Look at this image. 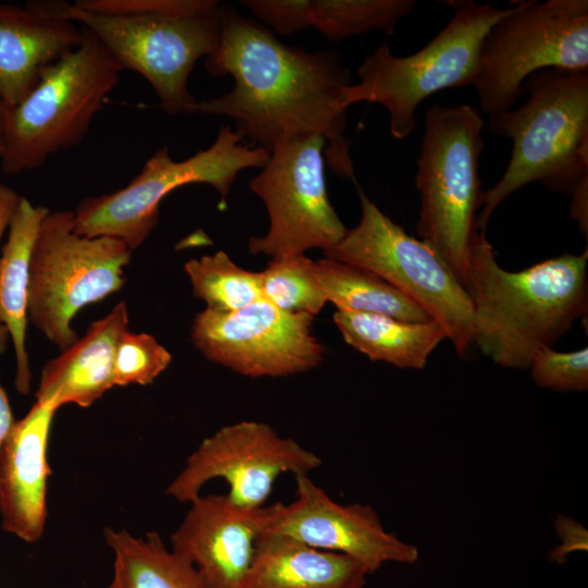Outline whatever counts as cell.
<instances>
[{"label":"cell","mask_w":588,"mask_h":588,"mask_svg":"<svg viewBox=\"0 0 588 588\" xmlns=\"http://www.w3.org/2000/svg\"><path fill=\"white\" fill-rule=\"evenodd\" d=\"M527 100L490 117L489 130L512 140L510 162L497 184L483 191L477 230H486L497 207L529 183L572 195L588 181V70L548 69L524 83Z\"/></svg>","instance_id":"277c9868"},{"label":"cell","mask_w":588,"mask_h":588,"mask_svg":"<svg viewBox=\"0 0 588 588\" xmlns=\"http://www.w3.org/2000/svg\"><path fill=\"white\" fill-rule=\"evenodd\" d=\"M362 217L326 258L377 274L419 305L444 331L458 356L474 344L473 308L461 281L424 241L407 234L357 185Z\"/></svg>","instance_id":"8fae6325"},{"label":"cell","mask_w":588,"mask_h":588,"mask_svg":"<svg viewBox=\"0 0 588 588\" xmlns=\"http://www.w3.org/2000/svg\"><path fill=\"white\" fill-rule=\"evenodd\" d=\"M320 135L298 136L270 152L267 164L248 185L265 204L269 229L248 240L249 253L271 258L334 247L346 234L332 207L324 180Z\"/></svg>","instance_id":"7c38bea8"},{"label":"cell","mask_w":588,"mask_h":588,"mask_svg":"<svg viewBox=\"0 0 588 588\" xmlns=\"http://www.w3.org/2000/svg\"><path fill=\"white\" fill-rule=\"evenodd\" d=\"M295 481V499L289 504L273 503L262 535L287 536L350 556L370 574L385 563L413 564L418 560V548L387 531L369 504L339 503L309 476H297Z\"/></svg>","instance_id":"9a60e30c"},{"label":"cell","mask_w":588,"mask_h":588,"mask_svg":"<svg viewBox=\"0 0 588 588\" xmlns=\"http://www.w3.org/2000/svg\"><path fill=\"white\" fill-rule=\"evenodd\" d=\"M528 369L535 383L553 391H586L588 389V348L560 352L553 347L539 351Z\"/></svg>","instance_id":"f1b7e54d"},{"label":"cell","mask_w":588,"mask_h":588,"mask_svg":"<svg viewBox=\"0 0 588 588\" xmlns=\"http://www.w3.org/2000/svg\"><path fill=\"white\" fill-rule=\"evenodd\" d=\"M21 198L22 196L12 187L0 183V241L4 232L9 229Z\"/></svg>","instance_id":"1f68e13d"},{"label":"cell","mask_w":588,"mask_h":588,"mask_svg":"<svg viewBox=\"0 0 588 588\" xmlns=\"http://www.w3.org/2000/svg\"><path fill=\"white\" fill-rule=\"evenodd\" d=\"M242 4L264 26L281 35H292L311 26V0H243Z\"/></svg>","instance_id":"f546056e"},{"label":"cell","mask_w":588,"mask_h":588,"mask_svg":"<svg viewBox=\"0 0 588 588\" xmlns=\"http://www.w3.org/2000/svg\"><path fill=\"white\" fill-rule=\"evenodd\" d=\"M131 256L118 238L78 234L73 211L49 210L30 255L28 319L51 343L68 348L78 339L71 321L85 306L121 290Z\"/></svg>","instance_id":"9c48e42d"},{"label":"cell","mask_w":588,"mask_h":588,"mask_svg":"<svg viewBox=\"0 0 588 588\" xmlns=\"http://www.w3.org/2000/svg\"><path fill=\"white\" fill-rule=\"evenodd\" d=\"M317 280L336 310L378 314L400 320H432L415 302L362 267L321 258L315 261Z\"/></svg>","instance_id":"cb8c5ba5"},{"label":"cell","mask_w":588,"mask_h":588,"mask_svg":"<svg viewBox=\"0 0 588 588\" xmlns=\"http://www.w3.org/2000/svg\"><path fill=\"white\" fill-rule=\"evenodd\" d=\"M273 503L248 509L226 494L199 495L171 535V550L187 560L206 588H243Z\"/></svg>","instance_id":"2e32d148"},{"label":"cell","mask_w":588,"mask_h":588,"mask_svg":"<svg viewBox=\"0 0 588 588\" xmlns=\"http://www.w3.org/2000/svg\"><path fill=\"white\" fill-rule=\"evenodd\" d=\"M57 411L51 403L35 401L0 451L1 526L28 543L38 541L46 526L48 444Z\"/></svg>","instance_id":"e0dca14e"},{"label":"cell","mask_w":588,"mask_h":588,"mask_svg":"<svg viewBox=\"0 0 588 588\" xmlns=\"http://www.w3.org/2000/svg\"><path fill=\"white\" fill-rule=\"evenodd\" d=\"M243 139L237 131L222 126L210 147L185 160L172 159L167 147L158 149L126 186L83 198L73 211L75 231L118 238L133 252L158 224L162 199L193 183L212 186L220 197L218 207L224 210L237 174L247 168L262 169L270 157L261 147L242 144Z\"/></svg>","instance_id":"ba28073f"},{"label":"cell","mask_w":588,"mask_h":588,"mask_svg":"<svg viewBox=\"0 0 588 588\" xmlns=\"http://www.w3.org/2000/svg\"><path fill=\"white\" fill-rule=\"evenodd\" d=\"M172 360L170 352L148 333L127 330L120 339L113 364V383L146 385L163 372Z\"/></svg>","instance_id":"83f0119b"},{"label":"cell","mask_w":588,"mask_h":588,"mask_svg":"<svg viewBox=\"0 0 588 588\" xmlns=\"http://www.w3.org/2000/svg\"><path fill=\"white\" fill-rule=\"evenodd\" d=\"M588 249L563 254L519 271L497 261L486 230L470 245L463 286L473 308V338L493 363L528 369L588 313Z\"/></svg>","instance_id":"7a4b0ae2"},{"label":"cell","mask_w":588,"mask_h":588,"mask_svg":"<svg viewBox=\"0 0 588 588\" xmlns=\"http://www.w3.org/2000/svg\"><path fill=\"white\" fill-rule=\"evenodd\" d=\"M315 316L282 310L260 298L234 311L205 308L192 341L210 362L253 378L285 377L321 364L324 346L314 334Z\"/></svg>","instance_id":"5bb4252c"},{"label":"cell","mask_w":588,"mask_h":588,"mask_svg":"<svg viewBox=\"0 0 588 588\" xmlns=\"http://www.w3.org/2000/svg\"><path fill=\"white\" fill-rule=\"evenodd\" d=\"M321 463L316 453L280 436L270 425L242 420L204 439L166 493L179 502L191 503L207 482L223 479L229 486L226 495L233 502L258 509L266 505L279 476H309Z\"/></svg>","instance_id":"4fadbf2b"},{"label":"cell","mask_w":588,"mask_h":588,"mask_svg":"<svg viewBox=\"0 0 588 588\" xmlns=\"http://www.w3.org/2000/svg\"><path fill=\"white\" fill-rule=\"evenodd\" d=\"M333 322L344 341L373 362L422 369L446 335L433 320L414 322L393 317L336 310Z\"/></svg>","instance_id":"7402d4cb"},{"label":"cell","mask_w":588,"mask_h":588,"mask_svg":"<svg viewBox=\"0 0 588 588\" xmlns=\"http://www.w3.org/2000/svg\"><path fill=\"white\" fill-rule=\"evenodd\" d=\"M82 28L81 45L49 65L17 105L5 108L3 173L33 171L50 156L81 144L118 86L122 68L90 30Z\"/></svg>","instance_id":"8992f818"},{"label":"cell","mask_w":588,"mask_h":588,"mask_svg":"<svg viewBox=\"0 0 588 588\" xmlns=\"http://www.w3.org/2000/svg\"><path fill=\"white\" fill-rule=\"evenodd\" d=\"M83 28L50 9L47 0L0 3V100L17 105L51 64L76 49Z\"/></svg>","instance_id":"ac0fdd59"},{"label":"cell","mask_w":588,"mask_h":588,"mask_svg":"<svg viewBox=\"0 0 588 588\" xmlns=\"http://www.w3.org/2000/svg\"><path fill=\"white\" fill-rule=\"evenodd\" d=\"M90 30L122 70L140 74L169 115L197 113L188 77L218 47L224 7L217 0H47Z\"/></svg>","instance_id":"3957f363"},{"label":"cell","mask_w":588,"mask_h":588,"mask_svg":"<svg viewBox=\"0 0 588 588\" xmlns=\"http://www.w3.org/2000/svg\"><path fill=\"white\" fill-rule=\"evenodd\" d=\"M204 68L211 76L231 75L234 86L198 101L197 113L232 119L235 131L269 154L298 136H323L330 168L357 185L344 136L348 108L341 102L351 73L336 51L284 45L262 24L224 7L220 41Z\"/></svg>","instance_id":"6da1fadb"},{"label":"cell","mask_w":588,"mask_h":588,"mask_svg":"<svg viewBox=\"0 0 588 588\" xmlns=\"http://www.w3.org/2000/svg\"><path fill=\"white\" fill-rule=\"evenodd\" d=\"M184 270L194 296L203 299L207 309L234 311L262 298L259 272L237 266L223 250L191 259Z\"/></svg>","instance_id":"484cf974"},{"label":"cell","mask_w":588,"mask_h":588,"mask_svg":"<svg viewBox=\"0 0 588 588\" xmlns=\"http://www.w3.org/2000/svg\"><path fill=\"white\" fill-rule=\"evenodd\" d=\"M483 126L473 106L432 105L425 113L416 160L415 186L420 195L417 234L462 285L482 205L479 158L485 147Z\"/></svg>","instance_id":"5b68a950"},{"label":"cell","mask_w":588,"mask_h":588,"mask_svg":"<svg viewBox=\"0 0 588 588\" xmlns=\"http://www.w3.org/2000/svg\"><path fill=\"white\" fill-rule=\"evenodd\" d=\"M103 537L114 556L108 588H206L195 567L168 549L158 532L134 537L106 528Z\"/></svg>","instance_id":"603a6c76"},{"label":"cell","mask_w":588,"mask_h":588,"mask_svg":"<svg viewBox=\"0 0 588 588\" xmlns=\"http://www.w3.org/2000/svg\"><path fill=\"white\" fill-rule=\"evenodd\" d=\"M259 280L262 298L282 310L316 316L328 303L315 261L305 254L272 258L259 272Z\"/></svg>","instance_id":"4316f807"},{"label":"cell","mask_w":588,"mask_h":588,"mask_svg":"<svg viewBox=\"0 0 588 588\" xmlns=\"http://www.w3.org/2000/svg\"><path fill=\"white\" fill-rule=\"evenodd\" d=\"M9 339L7 329L0 323V355L5 352Z\"/></svg>","instance_id":"836d02e7"},{"label":"cell","mask_w":588,"mask_h":588,"mask_svg":"<svg viewBox=\"0 0 588 588\" xmlns=\"http://www.w3.org/2000/svg\"><path fill=\"white\" fill-rule=\"evenodd\" d=\"M451 3V20L417 52L394 56L384 44L367 56L357 69L359 82L342 88V105L383 106L391 136L404 139L413 133L415 111L427 97L473 85L482 40L507 9L471 0Z\"/></svg>","instance_id":"52a82bcc"},{"label":"cell","mask_w":588,"mask_h":588,"mask_svg":"<svg viewBox=\"0 0 588 588\" xmlns=\"http://www.w3.org/2000/svg\"><path fill=\"white\" fill-rule=\"evenodd\" d=\"M49 210L22 197L0 256V323L13 343L16 360L14 383L17 392L24 395L29 393L32 382L26 350L30 255L40 223Z\"/></svg>","instance_id":"44dd1931"},{"label":"cell","mask_w":588,"mask_h":588,"mask_svg":"<svg viewBox=\"0 0 588 588\" xmlns=\"http://www.w3.org/2000/svg\"><path fill=\"white\" fill-rule=\"evenodd\" d=\"M588 70V1H522L485 36L473 85L489 117L512 109L534 73Z\"/></svg>","instance_id":"30bf717a"},{"label":"cell","mask_w":588,"mask_h":588,"mask_svg":"<svg viewBox=\"0 0 588 588\" xmlns=\"http://www.w3.org/2000/svg\"><path fill=\"white\" fill-rule=\"evenodd\" d=\"M128 330L124 302L93 322L83 338L63 350L42 368L36 401L57 409L66 404L89 407L114 387V355L121 336Z\"/></svg>","instance_id":"d6986e66"},{"label":"cell","mask_w":588,"mask_h":588,"mask_svg":"<svg viewBox=\"0 0 588 588\" xmlns=\"http://www.w3.org/2000/svg\"><path fill=\"white\" fill-rule=\"evenodd\" d=\"M358 561L282 535H261L243 588H365Z\"/></svg>","instance_id":"ffe728a7"},{"label":"cell","mask_w":588,"mask_h":588,"mask_svg":"<svg viewBox=\"0 0 588 588\" xmlns=\"http://www.w3.org/2000/svg\"><path fill=\"white\" fill-rule=\"evenodd\" d=\"M416 4L414 0H311V26L333 42L368 32L392 35Z\"/></svg>","instance_id":"d4e9b609"},{"label":"cell","mask_w":588,"mask_h":588,"mask_svg":"<svg viewBox=\"0 0 588 588\" xmlns=\"http://www.w3.org/2000/svg\"><path fill=\"white\" fill-rule=\"evenodd\" d=\"M4 112H5V107L0 100V155L2 151V144H3Z\"/></svg>","instance_id":"e575fe53"},{"label":"cell","mask_w":588,"mask_h":588,"mask_svg":"<svg viewBox=\"0 0 588 588\" xmlns=\"http://www.w3.org/2000/svg\"><path fill=\"white\" fill-rule=\"evenodd\" d=\"M569 212L578 223L581 234L588 240V181L583 182L573 193Z\"/></svg>","instance_id":"4dcf8cb0"},{"label":"cell","mask_w":588,"mask_h":588,"mask_svg":"<svg viewBox=\"0 0 588 588\" xmlns=\"http://www.w3.org/2000/svg\"><path fill=\"white\" fill-rule=\"evenodd\" d=\"M15 421L7 392L0 384V451Z\"/></svg>","instance_id":"d6a6232c"}]
</instances>
